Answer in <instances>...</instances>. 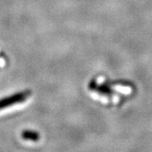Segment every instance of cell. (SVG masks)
I'll return each mask as SVG.
<instances>
[{"label": "cell", "instance_id": "cell-2", "mask_svg": "<svg viewBox=\"0 0 152 152\" xmlns=\"http://www.w3.org/2000/svg\"><path fill=\"white\" fill-rule=\"evenodd\" d=\"M21 136L24 140L31 141H38L40 139V135L37 132L32 130H24L22 132Z\"/></svg>", "mask_w": 152, "mask_h": 152}, {"label": "cell", "instance_id": "cell-1", "mask_svg": "<svg viewBox=\"0 0 152 152\" xmlns=\"http://www.w3.org/2000/svg\"><path fill=\"white\" fill-rule=\"evenodd\" d=\"M31 96V91H26L23 92H18L11 95L8 97H4V99L0 100V110L5 108L8 107H10L12 105L20 102H25L29 96Z\"/></svg>", "mask_w": 152, "mask_h": 152}]
</instances>
